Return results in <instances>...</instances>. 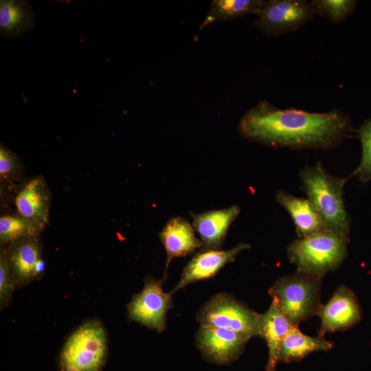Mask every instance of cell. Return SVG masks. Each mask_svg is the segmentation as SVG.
<instances>
[{
    "label": "cell",
    "instance_id": "52a82bcc",
    "mask_svg": "<svg viewBox=\"0 0 371 371\" xmlns=\"http://www.w3.org/2000/svg\"><path fill=\"white\" fill-rule=\"evenodd\" d=\"M166 279L165 276L160 280L145 278L143 289L126 306L130 319L159 333L165 329L166 313L174 306L172 293L162 289Z\"/></svg>",
    "mask_w": 371,
    "mask_h": 371
},
{
    "label": "cell",
    "instance_id": "d4e9b609",
    "mask_svg": "<svg viewBox=\"0 0 371 371\" xmlns=\"http://www.w3.org/2000/svg\"><path fill=\"white\" fill-rule=\"evenodd\" d=\"M16 289L5 257V248H0V307L3 310L11 302Z\"/></svg>",
    "mask_w": 371,
    "mask_h": 371
},
{
    "label": "cell",
    "instance_id": "ffe728a7",
    "mask_svg": "<svg viewBox=\"0 0 371 371\" xmlns=\"http://www.w3.org/2000/svg\"><path fill=\"white\" fill-rule=\"evenodd\" d=\"M262 0H214L199 28L203 29L217 22L232 20L247 14L257 16L265 5Z\"/></svg>",
    "mask_w": 371,
    "mask_h": 371
},
{
    "label": "cell",
    "instance_id": "e0dca14e",
    "mask_svg": "<svg viewBox=\"0 0 371 371\" xmlns=\"http://www.w3.org/2000/svg\"><path fill=\"white\" fill-rule=\"evenodd\" d=\"M260 322L262 337L269 350L266 370L276 371L282 339L290 330L298 326L293 324L273 302L265 313L260 315Z\"/></svg>",
    "mask_w": 371,
    "mask_h": 371
},
{
    "label": "cell",
    "instance_id": "8fae6325",
    "mask_svg": "<svg viewBox=\"0 0 371 371\" xmlns=\"http://www.w3.org/2000/svg\"><path fill=\"white\" fill-rule=\"evenodd\" d=\"M249 339L248 335L230 329L210 326H201L196 337V346L203 356L218 364L235 361Z\"/></svg>",
    "mask_w": 371,
    "mask_h": 371
},
{
    "label": "cell",
    "instance_id": "9c48e42d",
    "mask_svg": "<svg viewBox=\"0 0 371 371\" xmlns=\"http://www.w3.org/2000/svg\"><path fill=\"white\" fill-rule=\"evenodd\" d=\"M3 247L16 289L41 278L45 262L40 236L21 238Z\"/></svg>",
    "mask_w": 371,
    "mask_h": 371
},
{
    "label": "cell",
    "instance_id": "2e32d148",
    "mask_svg": "<svg viewBox=\"0 0 371 371\" xmlns=\"http://www.w3.org/2000/svg\"><path fill=\"white\" fill-rule=\"evenodd\" d=\"M275 199L291 216L300 238L328 232L320 215L308 199L297 197L283 190L277 191Z\"/></svg>",
    "mask_w": 371,
    "mask_h": 371
},
{
    "label": "cell",
    "instance_id": "4fadbf2b",
    "mask_svg": "<svg viewBox=\"0 0 371 371\" xmlns=\"http://www.w3.org/2000/svg\"><path fill=\"white\" fill-rule=\"evenodd\" d=\"M250 247V245L240 242L228 250H201L184 267L179 282L171 293L173 294L191 283L214 276L225 265L234 262L240 252Z\"/></svg>",
    "mask_w": 371,
    "mask_h": 371
},
{
    "label": "cell",
    "instance_id": "d6986e66",
    "mask_svg": "<svg viewBox=\"0 0 371 371\" xmlns=\"http://www.w3.org/2000/svg\"><path fill=\"white\" fill-rule=\"evenodd\" d=\"M333 344L324 337H311L301 333L298 327L293 328L282 339L279 350V361H298L316 351H326Z\"/></svg>",
    "mask_w": 371,
    "mask_h": 371
},
{
    "label": "cell",
    "instance_id": "3957f363",
    "mask_svg": "<svg viewBox=\"0 0 371 371\" xmlns=\"http://www.w3.org/2000/svg\"><path fill=\"white\" fill-rule=\"evenodd\" d=\"M323 277L297 271L278 278L269 289L274 303L295 326L314 315L321 306L319 293Z\"/></svg>",
    "mask_w": 371,
    "mask_h": 371
},
{
    "label": "cell",
    "instance_id": "ba28073f",
    "mask_svg": "<svg viewBox=\"0 0 371 371\" xmlns=\"http://www.w3.org/2000/svg\"><path fill=\"white\" fill-rule=\"evenodd\" d=\"M314 14L311 3L305 0H269L254 25L267 36H279L297 30Z\"/></svg>",
    "mask_w": 371,
    "mask_h": 371
},
{
    "label": "cell",
    "instance_id": "30bf717a",
    "mask_svg": "<svg viewBox=\"0 0 371 371\" xmlns=\"http://www.w3.org/2000/svg\"><path fill=\"white\" fill-rule=\"evenodd\" d=\"M14 204L17 214L43 230L49 223L52 194L43 176L23 181L16 188Z\"/></svg>",
    "mask_w": 371,
    "mask_h": 371
},
{
    "label": "cell",
    "instance_id": "cb8c5ba5",
    "mask_svg": "<svg viewBox=\"0 0 371 371\" xmlns=\"http://www.w3.org/2000/svg\"><path fill=\"white\" fill-rule=\"evenodd\" d=\"M355 133L361 143V158L350 177H358L362 183H367L371 181V118L366 120Z\"/></svg>",
    "mask_w": 371,
    "mask_h": 371
},
{
    "label": "cell",
    "instance_id": "8992f818",
    "mask_svg": "<svg viewBox=\"0 0 371 371\" xmlns=\"http://www.w3.org/2000/svg\"><path fill=\"white\" fill-rule=\"evenodd\" d=\"M260 315L227 293L212 297L201 308V326L217 327L253 337H262Z\"/></svg>",
    "mask_w": 371,
    "mask_h": 371
},
{
    "label": "cell",
    "instance_id": "7a4b0ae2",
    "mask_svg": "<svg viewBox=\"0 0 371 371\" xmlns=\"http://www.w3.org/2000/svg\"><path fill=\"white\" fill-rule=\"evenodd\" d=\"M301 189L320 215L328 232L348 236L350 218L344 200V187L350 175L341 178L328 173L320 161L300 170Z\"/></svg>",
    "mask_w": 371,
    "mask_h": 371
},
{
    "label": "cell",
    "instance_id": "44dd1931",
    "mask_svg": "<svg viewBox=\"0 0 371 371\" xmlns=\"http://www.w3.org/2000/svg\"><path fill=\"white\" fill-rule=\"evenodd\" d=\"M43 230L16 213L0 217V245L5 247L21 238L40 236Z\"/></svg>",
    "mask_w": 371,
    "mask_h": 371
},
{
    "label": "cell",
    "instance_id": "277c9868",
    "mask_svg": "<svg viewBox=\"0 0 371 371\" xmlns=\"http://www.w3.org/2000/svg\"><path fill=\"white\" fill-rule=\"evenodd\" d=\"M349 240L328 232L300 238L289 245L288 258L297 271L324 277L344 262Z\"/></svg>",
    "mask_w": 371,
    "mask_h": 371
},
{
    "label": "cell",
    "instance_id": "9a60e30c",
    "mask_svg": "<svg viewBox=\"0 0 371 371\" xmlns=\"http://www.w3.org/2000/svg\"><path fill=\"white\" fill-rule=\"evenodd\" d=\"M159 237L166 251L165 276L173 258L187 256L202 247V243L196 237L192 225L179 216H173L167 221Z\"/></svg>",
    "mask_w": 371,
    "mask_h": 371
},
{
    "label": "cell",
    "instance_id": "ac0fdd59",
    "mask_svg": "<svg viewBox=\"0 0 371 371\" xmlns=\"http://www.w3.org/2000/svg\"><path fill=\"white\" fill-rule=\"evenodd\" d=\"M30 3L22 0L0 1V32L9 39L25 34L35 26Z\"/></svg>",
    "mask_w": 371,
    "mask_h": 371
},
{
    "label": "cell",
    "instance_id": "603a6c76",
    "mask_svg": "<svg viewBox=\"0 0 371 371\" xmlns=\"http://www.w3.org/2000/svg\"><path fill=\"white\" fill-rule=\"evenodd\" d=\"M310 3L315 14L323 16L334 23H339L353 13L357 1L355 0H314Z\"/></svg>",
    "mask_w": 371,
    "mask_h": 371
},
{
    "label": "cell",
    "instance_id": "7c38bea8",
    "mask_svg": "<svg viewBox=\"0 0 371 371\" xmlns=\"http://www.w3.org/2000/svg\"><path fill=\"white\" fill-rule=\"evenodd\" d=\"M321 319L319 337L327 333L347 330L358 323L361 313L355 293L348 287L339 286L326 304H321L317 314Z\"/></svg>",
    "mask_w": 371,
    "mask_h": 371
},
{
    "label": "cell",
    "instance_id": "7402d4cb",
    "mask_svg": "<svg viewBox=\"0 0 371 371\" xmlns=\"http://www.w3.org/2000/svg\"><path fill=\"white\" fill-rule=\"evenodd\" d=\"M25 166L20 157L0 144L1 188L12 186L16 188L24 181Z\"/></svg>",
    "mask_w": 371,
    "mask_h": 371
},
{
    "label": "cell",
    "instance_id": "6da1fadb",
    "mask_svg": "<svg viewBox=\"0 0 371 371\" xmlns=\"http://www.w3.org/2000/svg\"><path fill=\"white\" fill-rule=\"evenodd\" d=\"M238 131L251 142L278 148L330 150L355 132L348 113L338 109L312 113L280 109L260 100L241 117Z\"/></svg>",
    "mask_w": 371,
    "mask_h": 371
},
{
    "label": "cell",
    "instance_id": "5b68a950",
    "mask_svg": "<svg viewBox=\"0 0 371 371\" xmlns=\"http://www.w3.org/2000/svg\"><path fill=\"white\" fill-rule=\"evenodd\" d=\"M105 328L97 319L82 323L65 341L59 358L61 371H101L108 354Z\"/></svg>",
    "mask_w": 371,
    "mask_h": 371
},
{
    "label": "cell",
    "instance_id": "5bb4252c",
    "mask_svg": "<svg viewBox=\"0 0 371 371\" xmlns=\"http://www.w3.org/2000/svg\"><path fill=\"white\" fill-rule=\"evenodd\" d=\"M240 212L236 205L199 214L190 212L192 226L201 238L202 251L221 249L230 225Z\"/></svg>",
    "mask_w": 371,
    "mask_h": 371
}]
</instances>
